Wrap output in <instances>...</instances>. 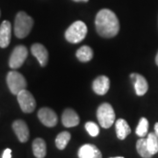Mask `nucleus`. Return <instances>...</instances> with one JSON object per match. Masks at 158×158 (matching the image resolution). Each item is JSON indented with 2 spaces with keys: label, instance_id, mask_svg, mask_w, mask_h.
I'll use <instances>...</instances> for the list:
<instances>
[{
  "label": "nucleus",
  "instance_id": "1",
  "mask_svg": "<svg viewBox=\"0 0 158 158\" xmlns=\"http://www.w3.org/2000/svg\"><path fill=\"white\" fill-rule=\"evenodd\" d=\"M98 34L105 38H113L119 31V22L116 14L109 9H102L95 19Z\"/></svg>",
  "mask_w": 158,
  "mask_h": 158
},
{
  "label": "nucleus",
  "instance_id": "2",
  "mask_svg": "<svg viewBox=\"0 0 158 158\" xmlns=\"http://www.w3.org/2000/svg\"><path fill=\"white\" fill-rule=\"evenodd\" d=\"M34 26V19L25 11L18 12L14 23V34L19 39L27 37Z\"/></svg>",
  "mask_w": 158,
  "mask_h": 158
},
{
  "label": "nucleus",
  "instance_id": "3",
  "mask_svg": "<svg viewBox=\"0 0 158 158\" xmlns=\"http://www.w3.org/2000/svg\"><path fill=\"white\" fill-rule=\"evenodd\" d=\"M87 34V27L83 21H76L74 22L66 32L65 38L70 43H79L83 40H85Z\"/></svg>",
  "mask_w": 158,
  "mask_h": 158
},
{
  "label": "nucleus",
  "instance_id": "4",
  "mask_svg": "<svg viewBox=\"0 0 158 158\" xmlns=\"http://www.w3.org/2000/svg\"><path fill=\"white\" fill-rule=\"evenodd\" d=\"M97 117L102 127L109 128L115 121V113L113 106L108 103L100 105L97 111Z\"/></svg>",
  "mask_w": 158,
  "mask_h": 158
},
{
  "label": "nucleus",
  "instance_id": "5",
  "mask_svg": "<svg viewBox=\"0 0 158 158\" xmlns=\"http://www.w3.org/2000/svg\"><path fill=\"white\" fill-rule=\"evenodd\" d=\"M9 90L13 95H17L19 92L25 90L27 87V81L22 74L17 71H10L6 77Z\"/></svg>",
  "mask_w": 158,
  "mask_h": 158
},
{
  "label": "nucleus",
  "instance_id": "6",
  "mask_svg": "<svg viewBox=\"0 0 158 158\" xmlns=\"http://www.w3.org/2000/svg\"><path fill=\"white\" fill-rule=\"evenodd\" d=\"M18 102L24 113H33L36 107V101L32 93L27 90H23L17 94Z\"/></svg>",
  "mask_w": 158,
  "mask_h": 158
},
{
  "label": "nucleus",
  "instance_id": "7",
  "mask_svg": "<svg viewBox=\"0 0 158 158\" xmlns=\"http://www.w3.org/2000/svg\"><path fill=\"white\" fill-rule=\"evenodd\" d=\"M27 48L25 46H17L11 53L10 60H9V66L12 69L20 68L27 58Z\"/></svg>",
  "mask_w": 158,
  "mask_h": 158
},
{
  "label": "nucleus",
  "instance_id": "8",
  "mask_svg": "<svg viewBox=\"0 0 158 158\" xmlns=\"http://www.w3.org/2000/svg\"><path fill=\"white\" fill-rule=\"evenodd\" d=\"M38 118L42 124L48 127H55L58 121L56 113L48 107H43L40 109L38 112Z\"/></svg>",
  "mask_w": 158,
  "mask_h": 158
},
{
  "label": "nucleus",
  "instance_id": "9",
  "mask_svg": "<svg viewBox=\"0 0 158 158\" xmlns=\"http://www.w3.org/2000/svg\"><path fill=\"white\" fill-rule=\"evenodd\" d=\"M12 128L20 142H27L29 139V129L27 123L22 119H17L13 122Z\"/></svg>",
  "mask_w": 158,
  "mask_h": 158
},
{
  "label": "nucleus",
  "instance_id": "10",
  "mask_svg": "<svg viewBox=\"0 0 158 158\" xmlns=\"http://www.w3.org/2000/svg\"><path fill=\"white\" fill-rule=\"evenodd\" d=\"M130 78L134 83L136 94L138 96H143L148 90V85L145 77L140 74L132 73L130 75Z\"/></svg>",
  "mask_w": 158,
  "mask_h": 158
},
{
  "label": "nucleus",
  "instance_id": "11",
  "mask_svg": "<svg viewBox=\"0 0 158 158\" xmlns=\"http://www.w3.org/2000/svg\"><path fill=\"white\" fill-rule=\"evenodd\" d=\"M31 52L33 56L36 57L41 67H44L47 65L48 62V52L44 46L40 43H34L31 47Z\"/></svg>",
  "mask_w": 158,
  "mask_h": 158
},
{
  "label": "nucleus",
  "instance_id": "12",
  "mask_svg": "<svg viewBox=\"0 0 158 158\" xmlns=\"http://www.w3.org/2000/svg\"><path fill=\"white\" fill-rule=\"evenodd\" d=\"M11 36V25L8 20H4L0 26V48H7Z\"/></svg>",
  "mask_w": 158,
  "mask_h": 158
},
{
  "label": "nucleus",
  "instance_id": "13",
  "mask_svg": "<svg viewBox=\"0 0 158 158\" xmlns=\"http://www.w3.org/2000/svg\"><path fill=\"white\" fill-rule=\"evenodd\" d=\"M110 88V80L106 76L98 77L92 83V89L98 95H105Z\"/></svg>",
  "mask_w": 158,
  "mask_h": 158
},
{
  "label": "nucleus",
  "instance_id": "14",
  "mask_svg": "<svg viewBox=\"0 0 158 158\" xmlns=\"http://www.w3.org/2000/svg\"><path fill=\"white\" fill-rule=\"evenodd\" d=\"M79 158H102L100 150L92 144H85L79 148Z\"/></svg>",
  "mask_w": 158,
  "mask_h": 158
},
{
  "label": "nucleus",
  "instance_id": "15",
  "mask_svg": "<svg viewBox=\"0 0 158 158\" xmlns=\"http://www.w3.org/2000/svg\"><path fill=\"white\" fill-rule=\"evenodd\" d=\"M62 124L66 127H77L80 122V118L77 113L72 109H66L62 115Z\"/></svg>",
  "mask_w": 158,
  "mask_h": 158
},
{
  "label": "nucleus",
  "instance_id": "16",
  "mask_svg": "<svg viewBox=\"0 0 158 158\" xmlns=\"http://www.w3.org/2000/svg\"><path fill=\"white\" fill-rule=\"evenodd\" d=\"M115 127H116L117 137L119 140L126 139V137L131 133V128H130L129 125L123 118H118L115 123Z\"/></svg>",
  "mask_w": 158,
  "mask_h": 158
},
{
  "label": "nucleus",
  "instance_id": "17",
  "mask_svg": "<svg viewBox=\"0 0 158 158\" xmlns=\"http://www.w3.org/2000/svg\"><path fill=\"white\" fill-rule=\"evenodd\" d=\"M33 152L36 158H44L47 154L46 142L41 138H37L33 141Z\"/></svg>",
  "mask_w": 158,
  "mask_h": 158
},
{
  "label": "nucleus",
  "instance_id": "18",
  "mask_svg": "<svg viewBox=\"0 0 158 158\" xmlns=\"http://www.w3.org/2000/svg\"><path fill=\"white\" fill-rule=\"evenodd\" d=\"M76 56L80 62H89L93 57V51L89 46H83L77 51Z\"/></svg>",
  "mask_w": 158,
  "mask_h": 158
},
{
  "label": "nucleus",
  "instance_id": "19",
  "mask_svg": "<svg viewBox=\"0 0 158 158\" xmlns=\"http://www.w3.org/2000/svg\"><path fill=\"white\" fill-rule=\"evenodd\" d=\"M136 149L139 153V155L143 158H150L152 155L148 151L147 146V140L144 138L139 139L136 142Z\"/></svg>",
  "mask_w": 158,
  "mask_h": 158
},
{
  "label": "nucleus",
  "instance_id": "20",
  "mask_svg": "<svg viewBox=\"0 0 158 158\" xmlns=\"http://www.w3.org/2000/svg\"><path fill=\"white\" fill-rule=\"evenodd\" d=\"M70 138H71V135L67 131H64V132L60 133L57 135L56 139V145L57 148L61 149V150L64 149L66 148V146L68 145Z\"/></svg>",
  "mask_w": 158,
  "mask_h": 158
},
{
  "label": "nucleus",
  "instance_id": "21",
  "mask_svg": "<svg viewBox=\"0 0 158 158\" xmlns=\"http://www.w3.org/2000/svg\"><path fill=\"white\" fill-rule=\"evenodd\" d=\"M147 140V146L148 148V151L151 155H155L158 152V136L154 134L150 133L148 134Z\"/></svg>",
  "mask_w": 158,
  "mask_h": 158
},
{
  "label": "nucleus",
  "instance_id": "22",
  "mask_svg": "<svg viewBox=\"0 0 158 158\" xmlns=\"http://www.w3.org/2000/svg\"><path fill=\"white\" fill-rule=\"evenodd\" d=\"M148 130V121L146 118H141L139 121V124L136 127V135L140 137H144L147 135Z\"/></svg>",
  "mask_w": 158,
  "mask_h": 158
},
{
  "label": "nucleus",
  "instance_id": "23",
  "mask_svg": "<svg viewBox=\"0 0 158 158\" xmlns=\"http://www.w3.org/2000/svg\"><path fill=\"white\" fill-rule=\"evenodd\" d=\"M85 129L88 132V134L90 136H92V137H95V136H97L99 134V127H98V126L96 123L92 122V121H89V122H87L85 124Z\"/></svg>",
  "mask_w": 158,
  "mask_h": 158
},
{
  "label": "nucleus",
  "instance_id": "24",
  "mask_svg": "<svg viewBox=\"0 0 158 158\" xmlns=\"http://www.w3.org/2000/svg\"><path fill=\"white\" fill-rule=\"evenodd\" d=\"M2 158H11V149L10 148H6L3 152Z\"/></svg>",
  "mask_w": 158,
  "mask_h": 158
},
{
  "label": "nucleus",
  "instance_id": "25",
  "mask_svg": "<svg viewBox=\"0 0 158 158\" xmlns=\"http://www.w3.org/2000/svg\"><path fill=\"white\" fill-rule=\"evenodd\" d=\"M155 134L158 136V122L155 125Z\"/></svg>",
  "mask_w": 158,
  "mask_h": 158
},
{
  "label": "nucleus",
  "instance_id": "26",
  "mask_svg": "<svg viewBox=\"0 0 158 158\" xmlns=\"http://www.w3.org/2000/svg\"><path fill=\"white\" fill-rule=\"evenodd\" d=\"M75 2H88L89 0H73Z\"/></svg>",
  "mask_w": 158,
  "mask_h": 158
},
{
  "label": "nucleus",
  "instance_id": "27",
  "mask_svg": "<svg viewBox=\"0 0 158 158\" xmlns=\"http://www.w3.org/2000/svg\"><path fill=\"white\" fill-rule=\"evenodd\" d=\"M156 64H157L158 66V53L157 55H156Z\"/></svg>",
  "mask_w": 158,
  "mask_h": 158
},
{
  "label": "nucleus",
  "instance_id": "28",
  "mask_svg": "<svg viewBox=\"0 0 158 158\" xmlns=\"http://www.w3.org/2000/svg\"><path fill=\"white\" fill-rule=\"evenodd\" d=\"M113 158H124V157H121V156H118V157H113Z\"/></svg>",
  "mask_w": 158,
  "mask_h": 158
},
{
  "label": "nucleus",
  "instance_id": "29",
  "mask_svg": "<svg viewBox=\"0 0 158 158\" xmlns=\"http://www.w3.org/2000/svg\"><path fill=\"white\" fill-rule=\"evenodd\" d=\"M0 15H1V11H0Z\"/></svg>",
  "mask_w": 158,
  "mask_h": 158
}]
</instances>
